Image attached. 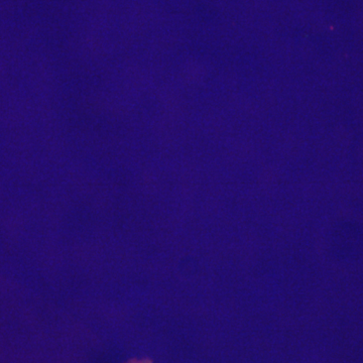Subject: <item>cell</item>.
Here are the masks:
<instances>
[{"mask_svg": "<svg viewBox=\"0 0 363 363\" xmlns=\"http://www.w3.org/2000/svg\"><path fill=\"white\" fill-rule=\"evenodd\" d=\"M124 363H152V360L149 358H143V359H138V358H133V359L128 360V362Z\"/></svg>", "mask_w": 363, "mask_h": 363, "instance_id": "1", "label": "cell"}]
</instances>
